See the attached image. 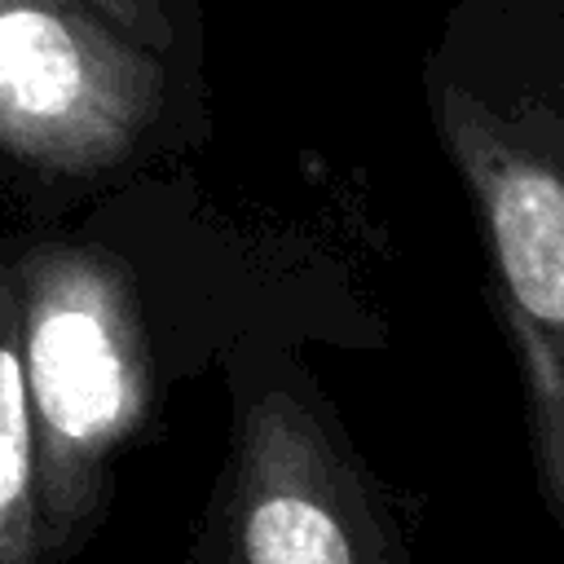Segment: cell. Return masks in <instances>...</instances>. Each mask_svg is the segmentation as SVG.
<instances>
[{"label":"cell","instance_id":"1","mask_svg":"<svg viewBox=\"0 0 564 564\" xmlns=\"http://www.w3.org/2000/svg\"><path fill=\"white\" fill-rule=\"evenodd\" d=\"M432 119L485 238L533 485L564 529V0H458Z\"/></svg>","mask_w":564,"mask_h":564},{"label":"cell","instance_id":"2","mask_svg":"<svg viewBox=\"0 0 564 564\" xmlns=\"http://www.w3.org/2000/svg\"><path fill=\"white\" fill-rule=\"evenodd\" d=\"M185 564H419L392 494L300 375L234 401V432Z\"/></svg>","mask_w":564,"mask_h":564},{"label":"cell","instance_id":"3","mask_svg":"<svg viewBox=\"0 0 564 564\" xmlns=\"http://www.w3.org/2000/svg\"><path fill=\"white\" fill-rule=\"evenodd\" d=\"M22 366L40 432L44 546L75 560L115 498V463L145 432L154 366L123 286L93 260L53 256L18 291Z\"/></svg>","mask_w":564,"mask_h":564},{"label":"cell","instance_id":"4","mask_svg":"<svg viewBox=\"0 0 564 564\" xmlns=\"http://www.w3.org/2000/svg\"><path fill=\"white\" fill-rule=\"evenodd\" d=\"M163 110L150 48L79 0H0V145L48 172L128 159Z\"/></svg>","mask_w":564,"mask_h":564},{"label":"cell","instance_id":"5","mask_svg":"<svg viewBox=\"0 0 564 564\" xmlns=\"http://www.w3.org/2000/svg\"><path fill=\"white\" fill-rule=\"evenodd\" d=\"M0 564H53L40 502V432L22 366L18 295L0 286Z\"/></svg>","mask_w":564,"mask_h":564},{"label":"cell","instance_id":"6","mask_svg":"<svg viewBox=\"0 0 564 564\" xmlns=\"http://www.w3.org/2000/svg\"><path fill=\"white\" fill-rule=\"evenodd\" d=\"M93 13H101L110 26H119L141 48H167L172 44V9L167 0H79Z\"/></svg>","mask_w":564,"mask_h":564}]
</instances>
